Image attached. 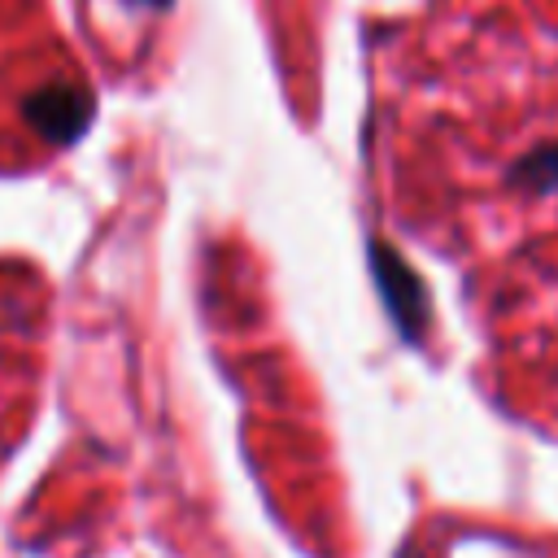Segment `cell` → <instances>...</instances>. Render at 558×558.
<instances>
[{"instance_id":"cell-4","label":"cell","mask_w":558,"mask_h":558,"mask_svg":"<svg viewBox=\"0 0 558 558\" xmlns=\"http://www.w3.org/2000/svg\"><path fill=\"white\" fill-rule=\"evenodd\" d=\"M144 4H170V0H144Z\"/></svg>"},{"instance_id":"cell-1","label":"cell","mask_w":558,"mask_h":558,"mask_svg":"<svg viewBox=\"0 0 558 558\" xmlns=\"http://www.w3.org/2000/svg\"><path fill=\"white\" fill-rule=\"evenodd\" d=\"M366 262H371V279H375V292L397 327V336L405 344H423L427 340V327H432V296H427V283L414 275V266L384 240V235H371L366 244Z\"/></svg>"},{"instance_id":"cell-2","label":"cell","mask_w":558,"mask_h":558,"mask_svg":"<svg viewBox=\"0 0 558 558\" xmlns=\"http://www.w3.org/2000/svg\"><path fill=\"white\" fill-rule=\"evenodd\" d=\"M26 118H31V126H35L44 140L70 144V140L87 126L92 100H87L78 87H44L39 96L26 100Z\"/></svg>"},{"instance_id":"cell-5","label":"cell","mask_w":558,"mask_h":558,"mask_svg":"<svg viewBox=\"0 0 558 558\" xmlns=\"http://www.w3.org/2000/svg\"><path fill=\"white\" fill-rule=\"evenodd\" d=\"M401 558H414V554H410V549H401Z\"/></svg>"},{"instance_id":"cell-3","label":"cell","mask_w":558,"mask_h":558,"mask_svg":"<svg viewBox=\"0 0 558 558\" xmlns=\"http://www.w3.org/2000/svg\"><path fill=\"white\" fill-rule=\"evenodd\" d=\"M506 183L527 192V196H549L558 192V144H536L532 153H523L510 170H506Z\"/></svg>"}]
</instances>
